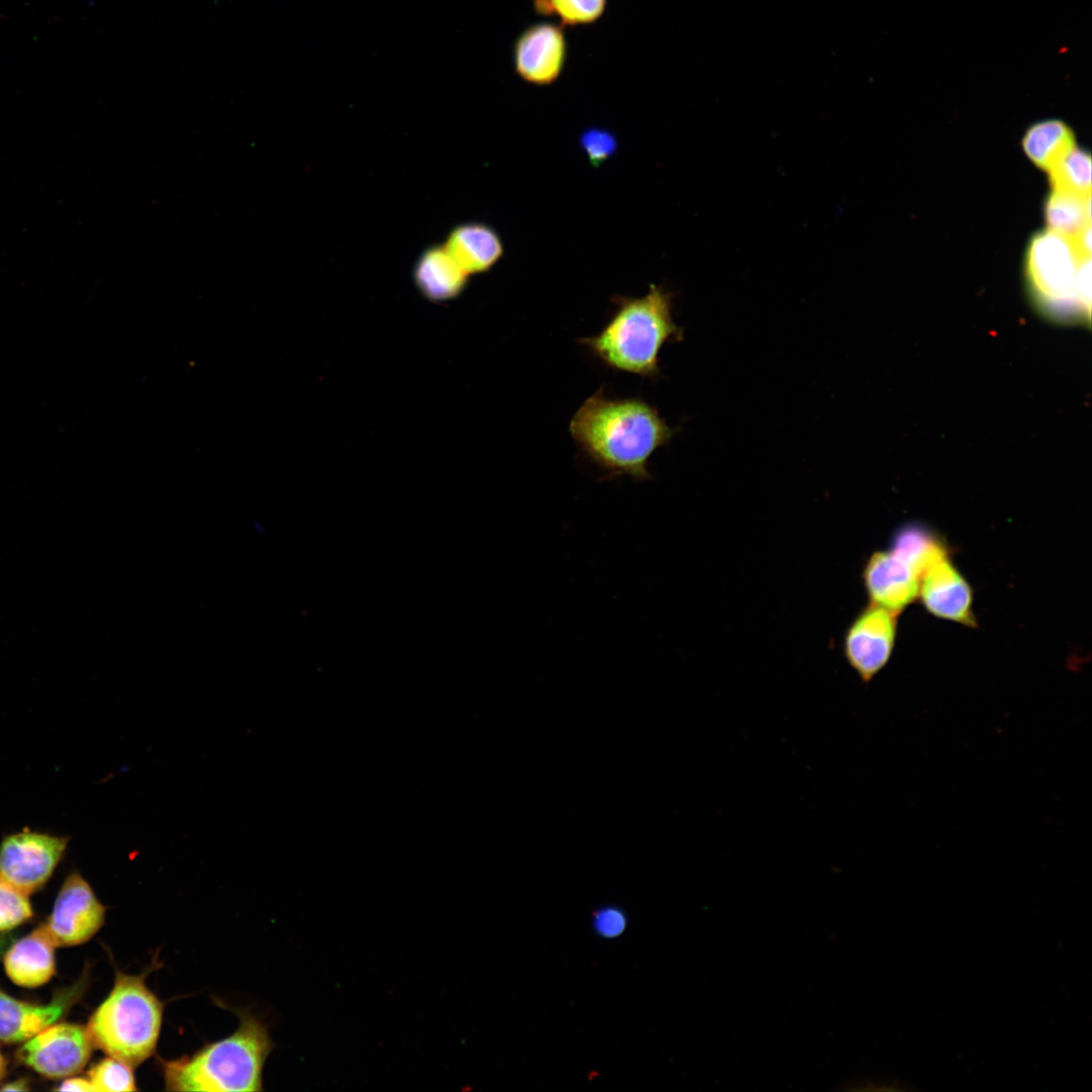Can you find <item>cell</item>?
<instances>
[{"label":"cell","mask_w":1092,"mask_h":1092,"mask_svg":"<svg viewBox=\"0 0 1092 1092\" xmlns=\"http://www.w3.org/2000/svg\"><path fill=\"white\" fill-rule=\"evenodd\" d=\"M568 432L583 456L605 479L651 478L648 463L667 445L677 429L641 397H615L600 387L570 419Z\"/></svg>","instance_id":"1"},{"label":"cell","mask_w":1092,"mask_h":1092,"mask_svg":"<svg viewBox=\"0 0 1092 1092\" xmlns=\"http://www.w3.org/2000/svg\"><path fill=\"white\" fill-rule=\"evenodd\" d=\"M612 302L615 310L605 327L578 343L614 371L656 380L661 349L684 338L673 320L672 294L651 284L643 296L615 295Z\"/></svg>","instance_id":"2"},{"label":"cell","mask_w":1092,"mask_h":1092,"mask_svg":"<svg viewBox=\"0 0 1092 1092\" xmlns=\"http://www.w3.org/2000/svg\"><path fill=\"white\" fill-rule=\"evenodd\" d=\"M240 1025L230 1036L180 1059L162 1061L165 1089L171 1091H259L262 1070L273 1042L267 1026L240 1011Z\"/></svg>","instance_id":"3"},{"label":"cell","mask_w":1092,"mask_h":1092,"mask_svg":"<svg viewBox=\"0 0 1092 1092\" xmlns=\"http://www.w3.org/2000/svg\"><path fill=\"white\" fill-rule=\"evenodd\" d=\"M147 974L116 971L86 1027L94 1046L133 1068L154 1055L163 1022V1003L147 986Z\"/></svg>","instance_id":"4"},{"label":"cell","mask_w":1092,"mask_h":1092,"mask_svg":"<svg viewBox=\"0 0 1092 1092\" xmlns=\"http://www.w3.org/2000/svg\"><path fill=\"white\" fill-rule=\"evenodd\" d=\"M1026 276L1036 307L1059 323L1089 324L1091 257L1072 238L1048 230L1035 235L1026 255Z\"/></svg>","instance_id":"5"},{"label":"cell","mask_w":1092,"mask_h":1092,"mask_svg":"<svg viewBox=\"0 0 1092 1092\" xmlns=\"http://www.w3.org/2000/svg\"><path fill=\"white\" fill-rule=\"evenodd\" d=\"M69 839L27 828L0 843V877L29 895L42 887L62 859Z\"/></svg>","instance_id":"6"},{"label":"cell","mask_w":1092,"mask_h":1092,"mask_svg":"<svg viewBox=\"0 0 1092 1092\" xmlns=\"http://www.w3.org/2000/svg\"><path fill=\"white\" fill-rule=\"evenodd\" d=\"M898 614L875 604L850 622L842 639L843 656L863 684H869L891 659L897 637Z\"/></svg>","instance_id":"7"},{"label":"cell","mask_w":1092,"mask_h":1092,"mask_svg":"<svg viewBox=\"0 0 1092 1092\" xmlns=\"http://www.w3.org/2000/svg\"><path fill=\"white\" fill-rule=\"evenodd\" d=\"M93 1046L84 1026L53 1023L27 1039L18 1050L17 1057L24 1065L47 1078H66L83 1070Z\"/></svg>","instance_id":"8"},{"label":"cell","mask_w":1092,"mask_h":1092,"mask_svg":"<svg viewBox=\"0 0 1092 1092\" xmlns=\"http://www.w3.org/2000/svg\"><path fill=\"white\" fill-rule=\"evenodd\" d=\"M105 911L89 883L79 873H71L43 927L55 946L82 944L102 927Z\"/></svg>","instance_id":"9"},{"label":"cell","mask_w":1092,"mask_h":1092,"mask_svg":"<svg viewBox=\"0 0 1092 1092\" xmlns=\"http://www.w3.org/2000/svg\"><path fill=\"white\" fill-rule=\"evenodd\" d=\"M568 43L563 26L540 21L520 32L513 47L515 73L534 86L555 83L564 71Z\"/></svg>","instance_id":"10"},{"label":"cell","mask_w":1092,"mask_h":1092,"mask_svg":"<svg viewBox=\"0 0 1092 1092\" xmlns=\"http://www.w3.org/2000/svg\"><path fill=\"white\" fill-rule=\"evenodd\" d=\"M918 598L932 616L977 628L972 585L947 555L931 564L922 574Z\"/></svg>","instance_id":"11"},{"label":"cell","mask_w":1092,"mask_h":1092,"mask_svg":"<svg viewBox=\"0 0 1092 1092\" xmlns=\"http://www.w3.org/2000/svg\"><path fill=\"white\" fill-rule=\"evenodd\" d=\"M861 579L872 604L898 615L918 599L919 574L890 548L868 557Z\"/></svg>","instance_id":"12"},{"label":"cell","mask_w":1092,"mask_h":1092,"mask_svg":"<svg viewBox=\"0 0 1092 1092\" xmlns=\"http://www.w3.org/2000/svg\"><path fill=\"white\" fill-rule=\"evenodd\" d=\"M443 246L469 276L489 271L505 252L498 233L482 221H465L453 226Z\"/></svg>","instance_id":"13"},{"label":"cell","mask_w":1092,"mask_h":1092,"mask_svg":"<svg viewBox=\"0 0 1092 1092\" xmlns=\"http://www.w3.org/2000/svg\"><path fill=\"white\" fill-rule=\"evenodd\" d=\"M413 281L420 293L436 303L457 298L466 288L469 275L440 244L428 246L417 258Z\"/></svg>","instance_id":"14"},{"label":"cell","mask_w":1092,"mask_h":1092,"mask_svg":"<svg viewBox=\"0 0 1092 1092\" xmlns=\"http://www.w3.org/2000/svg\"><path fill=\"white\" fill-rule=\"evenodd\" d=\"M55 947L41 924L7 950L4 957L7 976L20 987L46 984L56 972Z\"/></svg>","instance_id":"15"},{"label":"cell","mask_w":1092,"mask_h":1092,"mask_svg":"<svg viewBox=\"0 0 1092 1092\" xmlns=\"http://www.w3.org/2000/svg\"><path fill=\"white\" fill-rule=\"evenodd\" d=\"M68 1002L65 998L48 1005L31 1004L0 990V1040L8 1043L26 1041L55 1023Z\"/></svg>","instance_id":"16"},{"label":"cell","mask_w":1092,"mask_h":1092,"mask_svg":"<svg viewBox=\"0 0 1092 1092\" xmlns=\"http://www.w3.org/2000/svg\"><path fill=\"white\" fill-rule=\"evenodd\" d=\"M890 549L910 564L920 578L931 564L951 555L945 539L920 522L901 525L891 538Z\"/></svg>","instance_id":"17"},{"label":"cell","mask_w":1092,"mask_h":1092,"mask_svg":"<svg viewBox=\"0 0 1092 1092\" xmlns=\"http://www.w3.org/2000/svg\"><path fill=\"white\" fill-rule=\"evenodd\" d=\"M1022 147L1036 166L1048 171L1075 147V139L1072 130L1063 121L1045 120L1028 128Z\"/></svg>","instance_id":"18"},{"label":"cell","mask_w":1092,"mask_h":1092,"mask_svg":"<svg viewBox=\"0 0 1092 1092\" xmlns=\"http://www.w3.org/2000/svg\"><path fill=\"white\" fill-rule=\"evenodd\" d=\"M1044 217L1049 230L1075 237L1091 225V195L1053 190L1044 205Z\"/></svg>","instance_id":"19"},{"label":"cell","mask_w":1092,"mask_h":1092,"mask_svg":"<svg viewBox=\"0 0 1092 1092\" xmlns=\"http://www.w3.org/2000/svg\"><path fill=\"white\" fill-rule=\"evenodd\" d=\"M1053 190L1080 196L1091 195V158L1076 146L1060 158L1049 170Z\"/></svg>","instance_id":"20"},{"label":"cell","mask_w":1092,"mask_h":1092,"mask_svg":"<svg viewBox=\"0 0 1092 1092\" xmlns=\"http://www.w3.org/2000/svg\"><path fill=\"white\" fill-rule=\"evenodd\" d=\"M608 0H533L536 13L554 17L561 26H585L599 21L605 14Z\"/></svg>","instance_id":"21"},{"label":"cell","mask_w":1092,"mask_h":1092,"mask_svg":"<svg viewBox=\"0 0 1092 1092\" xmlns=\"http://www.w3.org/2000/svg\"><path fill=\"white\" fill-rule=\"evenodd\" d=\"M133 1067L108 1056L88 1071V1079L97 1092L136 1091Z\"/></svg>","instance_id":"22"},{"label":"cell","mask_w":1092,"mask_h":1092,"mask_svg":"<svg viewBox=\"0 0 1092 1092\" xmlns=\"http://www.w3.org/2000/svg\"><path fill=\"white\" fill-rule=\"evenodd\" d=\"M31 916L28 895L0 877V932L17 927Z\"/></svg>","instance_id":"23"},{"label":"cell","mask_w":1092,"mask_h":1092,"mask_svg":"<svg viewBox=\"0 0 1092 1092\" xmlns=\"http://www.w3.org/2000/svg\"><path fill=\"white\" fill-rule=\"evenodd\" d=\"M578 144L588 162L595 168L611 159L619 147L615 133L603 127L584 129L579 135Z\"/></svg>","instance_id":"24"},{"label":"cell","mask_w":1092,"mask_h":1092,"mask_svg":"<svg viewBox=\"0 0 1092 1092\" xmlns=\"http://www.w3.org/2000/svg\"><path fill=\"white\" fill-rule=\"evenodd\" d=\"M624 912L617 907L607 906L598 910L593 919V926L598 934L606 938L619 936L626 928Z\"/></svg>","instance_id":"25"},{"label":"cell","mask_w":1092,"mask_h":1092,"mask_svg":"<svg viewBox=\"0 0 1092 1092\" xmlns=\"http://www.w3.org/2000/svg\"><path fill=\"white\" fill-rule=\"evenodd\" d=\"M57 1090L91 1092L94 1091V1088L88 1078L72 1077L63 1081L61 1085L57 1088Z\"/></svg>","instance_id":"26"},{"label":"cell","mask_w":1092,"mask_h":1092,"mask_svg":"<svg viewBox=\"0 0 1092 1092\" xmlns=\"http://www.w3.org/2000/svg\"><path fill=\"white\" fill-rule=\"evenodd\" d=\"M28 1089V1083L25 1079H18L0 1087L1 1091H26Z\"/></svg>","instance_id":"27"},{"label":"cell","mask_w":1092,"mask_h":1092,"mask_svg":"<svg viewBox=\"0 0 1092 1092\" xmlns=\"http://www.w3.org/2000/svg\"><path fill=\"white\" fill-rule=\"evenodd\" d=\"M5 1071H6V1062H5L4 1058H3V1056L0 1054V1081L4 1077Z\"/></svg>","instance_id":"28"},{"label":"cell","mask_w":1092,"mask_h":1092,"mask_svg":"<svg viewBox=\"0 0 1092 1092\" xmlns=\"http://www.w3.org/2000/svg\"><path fill=\"white\" fill-rule=\"evenodd\" d=\"M6 944H7V939H5V937H3V936H0V953L2 952V950L4 949Z\"/></svg>","instance_id":"29"}]
</instances>
